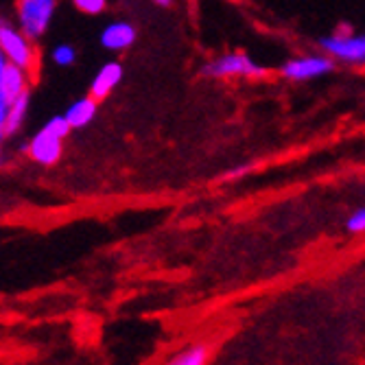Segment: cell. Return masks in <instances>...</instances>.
<instances>
[{
    "instance_id": "cell-1",
    "label": "cell",
    "mask_w": 365,
    "mask_h": 365,
    "mask_svg": "<svg viewBox=\"0 0 365 365\" xmlns=\"http://www.w3.org/2000/svg\"><path fill=\"white\" fill-rule=\"evenodd\" d=\"M71 123L66 116H53L36 136H33L31 145L26 147L29 155L38 164H55L61 158V140L68 136Z\"/></svg>"
},
{
    "instance_id": "cell-10",
    "label": "cell",
    "mask_w": 365,
    "mask_h": 365,
    "mask_svg": "<svg viewBox=\"0 0 365 365\" xmlns=\"http://www.w3.org/2000/svg\"><path fill=\"white\" fill-rule=\"evenodd\" d=\"M26 110H29V90L22 92L9 106V112L0 118V134H3V138L11 136L14 131H18V127L22 125V120L26 116Z\"/></svg>"
},
{
    "instance_id": "cell-7",
    "label": "cell",
    "mask_w": 365,
    "mask_h": 365,
    "mask_svg": "<svg viewBox=\"0 0 365 365\" xmlns=\"http://www.w3.org/2000/svg\"><path fill=\"white\" fill-rule=\"evenodd\" d=\"M319 46L346 63H365V36H330L322 38Z\"/></svg>"
},
{
    "instance_id": "cell-14",
    "label": "cell",
    "mask_w": 365,
    "mask_h": 365,
    "mask_svg": "<svg viewBox=\"0 0 365 365\" xmlns=\"http://www.w3.org/2000/svg\"><path fill=\"white\" fill-rule=\"evenodd\" d=\"M346 227H348V232H352V235L365 232V208H359L356 212H352L350 219L346 221Z\"/></svg>"
},
{
    "instance_id": "cell-12",
    "label": "cell",
    "mask_w": 365,
    "mask_h": 365,
    "mask_svg": "<svg viewBox=\"0 0 365 365\" xmlns=\"http://www.w3.org/2000/svg\"><path fill=\"white\" fill-rule=\"evenodd\" d=\"M96 114V98L94 96H86L75 101L68 110H66V118H68L71 127H86Z\"/></svg>"
},
{
    "instance_id": "cell-11",
    "label": "cell",
    "mask_w": 365,
    "mask_h": 365,
    "mask_svg": "<svg viewBox=\"0 0 365 365\" xmlns=\"http://www.w3.org/2000/svg\"><path fill=\"white\" fill-rule=\"evenodd\" d=\"M210 346L208 344H190L182 348L175 356H171L164 365H208Z\"/></svg>"
},
{
    "instance_id": "cell-2",
    "label": "cell",
    "mask_w": 365,
    "mask_h": 365,
    "mask_svg": "<svg viewBox=\"0 0 365 365\" xmlns=\"http://www.w3.org/2000/svg\"><path fill=\"white\" fill-rule=\"evenodd\" d=\"M57 7V0H20L18 3V22L20 29L31 40L42 38Z\"/></svg>"
},
{
    "instance_id": "cell-16",
    "label": "cell",
    "mask_w": 365,
    "mask_h": 365,
    "mask_svg": "<svg viewBox=\"0 0 365 365\" xmlns=\"http://www.w3.org/2000/svg\"><path fill=\"white\" fill-rule=\"evenodd\" d=\"M247 171H250V167H237V169H232V171H227V173H225V180L241 178V175H245Z\"/></svg>"
},
{
    "instance_id": "cell-3",
    "label": "cell",
    "mask_w": 365,
    "mask_h": 365,
    "mask_svg": "<svg viewBox=\"0 0 365 365\" xmlns=\"http://www.w3.org/2000/svg\"><path fill=\"white\" fill-rule=\"evenodd\" d=\"M264 73L267 68L245 53H227L204 66V75L208 77H260Z\"/></svg>"
},
{
    "instance_id": "cell-5",
    "label": "cell",
    "mask_w": 365,
    "mask_h": 365,
    "mask_svg": "<svg viewBox=\"0 0 365 365\" xmlns=\"http://www.w3.org/2000/svg\"><path fill=\"white\" fill-rule=\"evenodd\" d=\"M0 48H3L5 57L9 61H14L20 68L29 71L33 63V48L29 44V36L20 29L9 26L7 22H3L0 26Z\"/></svg>"
},
{
    "instance_id": "cell-9",
    "label": "cell",
    "mask_w": 365,
    "mask_h": 365,
    "mask_svg": "<svg viewBox=\"0 0 365 365\" xmlns=\"http://www.w3.org/2000/svg\"><path fill=\"white\" fill-rule=\"evenodd\" d=\"M123 79V66L116 63V61H110L106 66H101V71L96 73V77L92 79V86H90V92L92 96L96 98H106Z\"/></svg>"
},
{
    "instance_id": "cell-13",
    "label": "cell",
    "mask_w": 365,
    "mask_h": 365,
    "mask_svg": "<svg viewBox=\"0 0 365 365\" xmlns=\"http://www.w3.org/2000/svg\"><path fill=\"white\" fill-rule=\"evenodd\" d=\"M51 55H53V61L57 66H73L75 59H77V51L71 44H59V46H55Z\"/></svg>"
},
{
    "instance_id": "cell-17",
    "label": "cell",
    "mask_w": 365,
    "mask_h": 365,
    "mask_svg": "<svg viewBox=\"0 0 365 365\" xmlns=\"http://www.w3.org/2000/svg\"><path fill=\"white\" fill-rule=\"evenodd\" d=\"M153 3L160 5V7H169V5L173 3V0H153Z\"/></svg>"
},
{
    "instance_id": "cell-15",
    "label": "cell",
    "mask_w": 365,
    "mask_h": 365,
    "mask_svg": "<svg viewBox=\"0 0 365 365\" xmlns=\"http://www.w3.org/2000/svg\"><path fill=\"white\" fill-rule=\"evenodd\" d=\"M75 7L83 14H101L106 9V0H73Z\"/></svg>"
},
{
    "instance_id": "cell-8",
    "label": "cell",
    "mask_w": 365,
    "mask_h": 365,
    "mask_svg": "<svg viewBox=\"0 0 365 365\" xmlns=\"http://www.w3.org/2000/svg\"><path fill=\"white\" fill-rule=\"evenodd\" d=\"M136 42V29L129 22H112L101 33V44L108 51H125Z\"/></svg>"
},
{
    "instance_id": "cell-6",
    "label": "cell",
    "mask_w": 365,
    "mask_h": 365,
    "mask_svg": "<svg viewBox=\"0 0 365 365\" xmlns=\"http://www.w3.org/2000/svg\"><path fill=\"white\" fill-rule=\"evenodd\" d=\"M335 68L333 57L326 55H307V57H297L291 59L282 66V77L291 79V81H309V79H317L326 73H330Z\"/></svg>"
},
{
    "instance_id": "cell-4",
    "label": "cell",
    "mask_w": 365,
    "mask_h": 365,
    "mask_svg": "<svg viewBox=\"0 0 365 365\" xmlns=\"http://www.w3.org/2000/svg\"><path fill=\"white\" fill-rule=\"evenodd\" d=\"M26 71L3 57L0 61V118L9 112V106L16 98L26 92Z\"/></svg>"
}]
</instances>
